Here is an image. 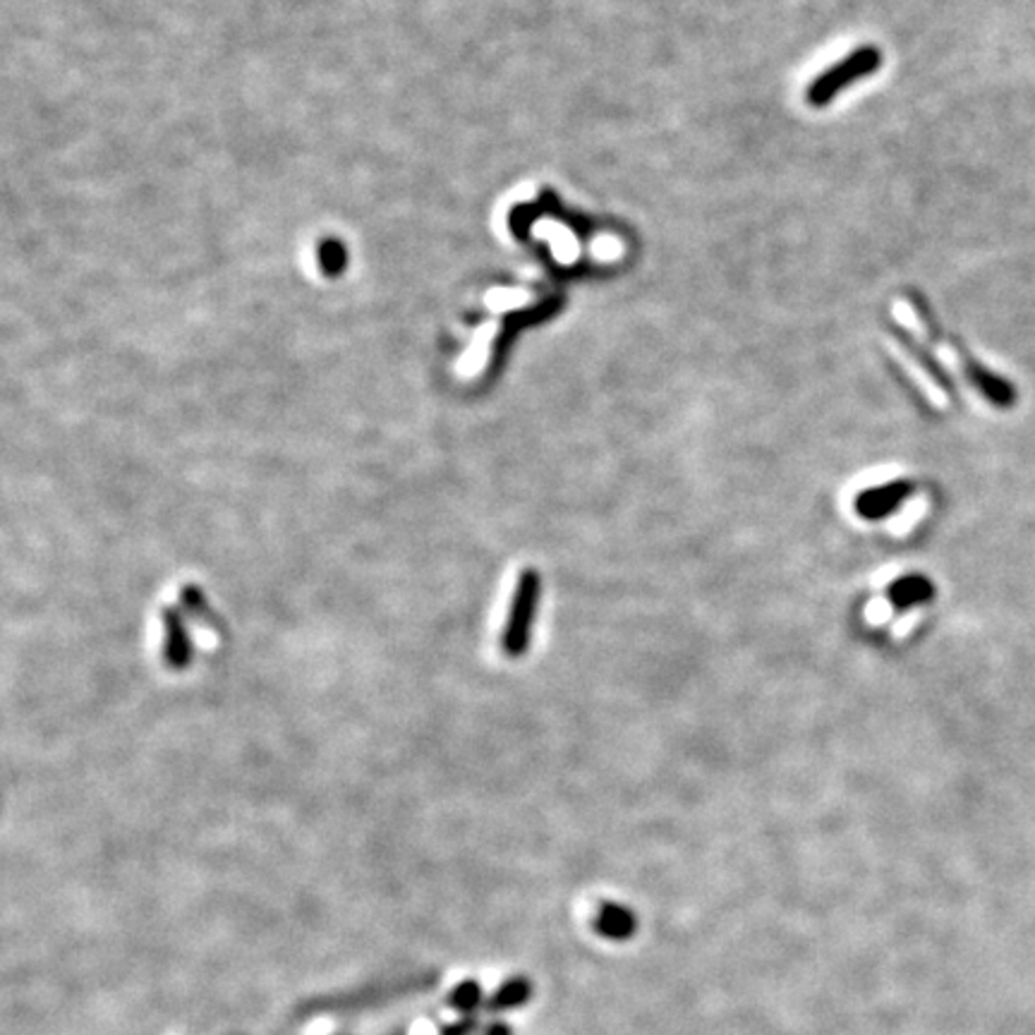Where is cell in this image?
<instances>
[{"instance_id": "3957f363", "label": "cell", "mask_w": 1035, "mask_h": 1035, "mask_svg": "<svg viewBox=\"0 0 1035 1035\" xmlns=\"http://www.w3.org/2000/svg\"><path fill=\"white\" fill-rule=\"evenodd\" d=\"M910 492H914V482L910 479H894L890 485H880L873 489H865L855 496L853 508L855 514L865 520H882L892 516L899 508Z\"/></svg>"}, {"instance_id": "8992f818", "label": "cell", "mask_w": 1035, "mask_h": 1035, "mask_svg": "<svg viewBox=\"0 0 1035 1035\" xmlns=\"http://www.w3.org/2000/svg\"><path fill=\"white\" fill-rule=\"evenodd\" d=\"M597 930L604 937H614V940H626V937L636 930V916L626 910L624 906L604 904L597 916Z\"/></svg>"}, {"instance_id": "5b68a950", "label": "cell", "mask_w": 1035, "mask_h": 1035, "mask_svg": "<svg viewBox=\"0 0 1035 1035\" xmlns=\"http://www.w3.org/2000/svg\"><path fill=\"white\" fill-rule=\"evenodd\" d=\"M165 659H169L171 667H185L190 661V647H187V636L183 628V621L175 612H165Z\"/></svg>"}, {"instance_id": "6da1fadb", "label": "cell", "mask_w": 1035, "mask_h": 1035, "mask_svg": "<svg viewBox=\"0 0 1035 1035\" xmlns=\"http://www.w3.org/2000/svg\"><path fill=\"white\" fill-rule=\"evenodd\" d=\"M540 590H542L540 573L532 569L520 573L516 583V595H514V602H510V612H508V621L504 628V640H502L504 653L508 657H520L528 650L535 612H537V604H540Z\"/></svg>"}, {"instance_id": "277c9868", "label": "cell", "mask_w": 1035, "mask_h": 1035, "mask_svg": "<svg viewBox=\"0 0 1035 1035\" xmlns=\"http://www.w3.org/2000/svg\"><path fill=\"white\" fill-rule=\"evenodd\" d=\"M932 597H935V585L928 581L926 575H920V573L904 575V578H899V581H894L887 590V600L892 602V606L896 612H906V610H910V606L926 604Z\"/></svg>"}, {"instance_id": "7a4b0ae2", "label": "cell", "mask_w": 1035, "mask_h": 1035, "mask_svg": "<svg viewBox=\"0 0 1035 1035\" xmlns=\"http://www.w3.org/2000/svg\"><path fill=\"white\" fill-rule=\"evenodd\" d=\"M877 65H880L877 51H873V48L855 51L849 61L832 67L830 73H824L816 82V85L808 89V101L816 104V106L827 104L841 87H849L851 82H855L859 77H865L867 73H873Z\"/></svg>"}]
</instances>
